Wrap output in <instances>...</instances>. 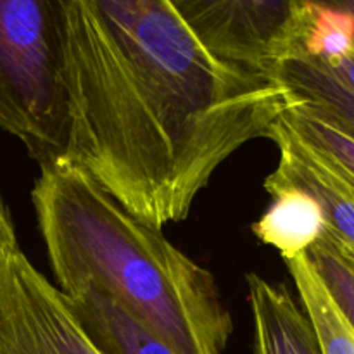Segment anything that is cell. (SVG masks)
<instances>
[{"instance_id":"cell-13","label":"cell","mask_w":354,"mask_h":354,"mask_svg":"<svg viewBox=\"0 0 354 354\" xmlns=\"http://www.w3.org/2000/svg\"><path fill=\"white\" fill-rule=\"evenodd\" d=\"M280 121L354 183V140L351 137L318 118L308 107L294 100V97L292 104L280 116Z\"/></svg>"},{"instance_id":"cell-1","label":"cell","mask_w":354,"mask_h":354,"mask_svg":"<svg viewBox=\"0 0 354 354\" xmlns=\"http://www.w3.org/2000/svg\"><path fill=\"white\" fill-rule=\"evenodd\" d=\"M66 138L137 220L180 223L216 169L292 104L277 78L204 47L171 0H59Z\"/></svg>"},{"instance_id":"cell-6","label":"cell","mask_w":354,"mask_h":354,"mask_svg":"<svg viewBox=\"0 0 354 354\" xmlns=\"http://www.w3.org/2000/svg\"><path fill=\"white\" fill-rule=\"evenodd\" d=\"M268 138L275 142L280 156L277 168L265 180L266 192L294 187L315 197L325 214L322 239L354 266V183L280 120Z\"/></svg>"},{"instance_id":"cell-8","label":"cell","mask_w":354,"mask_h":354,"mask_svg":"<svg viewBox=\"0 0 354 354\" xmlns=\"http://www.w3.org/2000/svg\"><path fill=\"white\" fill-rule=\"evenodd\" d=\"M64 297L100 354H176L113 297L90 283L76 287Z\"/></svg>"},{"instance_id":"cell-10","label":"cell","mask_w":354,"mask_h":354,"mask_svg":"<svg viewBox=\"0 0 354 354\" xmlns=\"http://www.w3.org/2000/svg\"><path fill=\"white\" fill-rule=\"evenodd\" d=\"M275 78L294 100L354 140V92L318 62L294 57L279 66Z\"/></svg>"},{"instance_id":"cell-3","label":"cell","mask_w":354,"mask_h":354,"mask_svg":"<svg viewBox=\"0 0 354 354\" xmlns=\"http://www.w3.org/2000/svg\"><path fill=\"white\" fill-rule=\"evenodd\" d=\"M0 128L38 166L64 152L59 0H0Z\"/></svg>"},{"instance_id":"cell-5","label":"cell","mask_w":354,"mask_h":354,"mask_svg":"<svg viewBox=\"0 0 354 354\" xmlns=\"http://www.w3.org/2000/svg\"><path fill=\"white\" fill-rule=\"evenodd\" d=\"M0 354H100L16 234L0 248Z\"/></svg>"},{"instance_id":"cell-11","label":"cell","mask_w":354,"mask_h":354,"mask_svg":"<svg viewBox=\"0 0 354 354\" xmlns=\"http://www.w3.org/2000/svg\"><path fill=\"white\" fill-rule=\"evenodd\" d=\"M286 265L297 289L301 308L320 342L322 353L354 354V328L339 310L310 256H296L287 259Z\"/></svg>"},{"instance_id":"cell-4","label":"cell","mask_w":354,"mask_h":354,"mask_svg":"<svg viewBox=\"0 0 354 354\" xmlns=\"http://www.w3.org/2000/svg\"><path fill=\"white\" fill-rule=\"evenodd\" d=\"M306 0H176L204 47L223 61L275 78L301 55Z\"/></svg>"},{"instance_id":"cell-17","label":"cell","mask_w":354,"mask_h":354,"mask_svg":"<svg viewBox=\"0 0 354 354\" xmlns=\"http://www.w3.org/2000/svg\"><path fill=\"white\" fill-rule=\"evenodd\" d=\"M339 2H341V6L344 7V9H348L354 16V0H339Z\"/></svg>"},{"instance_id":"cell-2","label":"cell","mask_w":354,"mask_h":354,"mask_svg":"<svg viewBox=\"0 0 354 354\" xmlns=\"http://www.w3.org/2000/svg\"><path fill=\"white\" fill-rule=\"evenodd\" d=\"M55 287L90 283L176 354H223L234 320L209 270L142 223L82 169L52 161L31 190Z\"/></svg>"},{"instance_id":"cell-9","label":"cell","mask_w":354,"mask_h":354,"mask_svg":"<svg viewBox=\"0 0 354 354\" xmlns=\"http://www.w3.org/2000/svg\"><path fill=\"white\" fill-rule=\"evenodd\" d=\"M272 204L252 223L259 242L277 249L283 261L308 254L324 237L325 214L315 197L294 187L272 192Z\"/></svg>"},{"instance_id":"cell-14","label":"cell","mask_w":354,"mask_h":354,"mask_svg":"<svg viewBox=\"0 0 354 354\" xmlns=\"http://www.w3.org/2000/svg\"><path fill=\"white\" fill-rule=\"evenodd\" d=\"M308 256L330 290L339 310L354 328V266L339 256L325 239H320Z\"/></svg>"},{"instance_id":"cell-12","label":"cell","mask_w":354,"mask_h":354,"mask_svg":"<svg viewBox=\"0 0 354 354\" xmlns=\"http://www.w3.org/2000/svg\"><path fill=\"white\" fill-rule=\"evenodd\" d=\"M354 50V16L341 2H304L299 57L330 66Z\"/></svg>"},{"instance_id":"cell-15","label":"cell","mask_w":354,"mask_h":354,"mask_svg":"<svg viewBox=\"0 0 354 354\" xmlns=\"http://www.w3.org/2000/svg\"><path fill=\"white\" fill-rule=\"evenodd\" d=\"M324 66V64H320ZM330 75H334L339 82L344 83L349 90L354 92V50L351 54H348L346 57L339 59L337 62L330 66H324Z\"/></svg>"},{"instance_id":"cell-16","label":"cell","mask_w":354,"mask_h":354,"mask_svg":"<svg viewBox=\"0 0 354 354\" xmlns=\"http://www.w3.org/2000/svg\"><path fill=\"white\" fill-rule=\"evenodd\" d=\"M12 234H16V228H14L9 207H7L6 201H3L2 192H0V245Z\"/></svg>"},{"instance_id":"cell-7","label":"cell","mask_w":354,"mask_h":354,"mask_svg":"<svg viewBox=\"0 0 354 354\" xmlns=\"http://www.w3.org/2000/svg\"><path fill=\"white\" fill-rule=\"evenodd\" d=\"M245 282L256 354H324L306 313L286 286L258 273H248Z\"/></svg>"}]
</instances>
